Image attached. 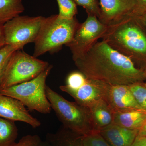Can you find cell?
Returning a JSON list of instances; mask_svg holds the SVG:
<instances>
[{
	"instance_id": "6da1fadb",
	"label": "cell",
	"mask_w": 146,
	"mask_h": 146,
	"mask_svg": "<svg viewBox=\"0 0 146 146\" xmlns=\"http://www.w3.org/2000/svg\"><path fill=\"white\" fill-rule=\"evenodd\" d=\"M87 78L111 85L142 83L145 72L104 41L98 42L84 56L74 61Z\"/></svg>"
},
{
	"instance_id": "7a4b0ae2",
	"label": "cell",
	"mask_w": 146,
	"mask_h": 146,
	"mask_svg": "<svg viewBox=\"0 0 146 146\" xmlns=\"http://www.w3.org/2000/svg\"><path fill=\"white\" fill-rule=\"evenodd\" d=\"M135 15H131L107 26L101 39L133 63L139 58L146 57V35L135 23Z\"/></svg>"
},
{
	"instance_id": "3957f363",
	"label": "cell",
	"mask_w": 146,
	"mask_h": 146,
	"mask_svg": "<svg viewBox=\"0 0 146 146\" xmlns=\"http://www.w3.org/2000/svg\"><path fill=\"white\" fill-rule=\"evenodd\" d=\"M80 24L75 17L65 19L56 14L45 17L34 42L33 56L37 58L47 52L58 51L72 41Z\"/></svg>"
},
{
	"instance_id": "277c9868",
	"label": "cell",
	"mask_w": 146,
	"mask_h": 146,
	"mask_svg": "<svg viewBox=\"0 0 146 146\" xmlns=\"http://www.w3.org/2000/svg\"><path fill=\"white\" fill-rule=\"evenodd\" d=\"M46 94L52 109L64 127L83 136L95 130L87 107L69 101L47 85Z\"/></svg>"
},
{
	"instance_id": "5b68a950",
	"label": "cell",
	"mask_w": 146,
	"mask_h": 146,
	"mask_svg": "<svg viewBox=\"0 0 146 146\" xmlns=\"http://www.w3.org/2000/svg\"><path fill=\"white\" fill-rule=\"evenodd\" d=\"M52 68L50 65L33 79L0 89V93L18 100L29 110L49 114L52 108L46 94V81Z\"/></svg>"
},
{
	"instance_id": "8992f818",
	"label": "cell",
	"mask_w": 146,
	"mask_h": 146,
	"mask_svg": "<svg viewBox=\"0 0 146 146\" xmlns=\"http://www.w3.org/2000/svg\"><path fill=\"white\" fill-rule=\"evenodd\" d=\"M49 63L17 50L11 55L6 68L0 89L33 79L49 66Z\"/></svg>"
},
{
	"instance_id": "52a82bcc",
	"label": "cell",
	"mask_w": 146,
	"mask_h": 146,
	"mask_svg": "<svg viewBox=\"0 0 146 146\" xmlns=\"http://www.w3.org/2000/svg\"><path fill=\"white\" fill-rule=\"evenodd\" d=\"M44 18L19 15L7 22L3 25L5 45L21 50L27 44L34 43Z\"/></svg>"
},
{
	"instance_id": "ba28073f",
	"label": "cell",
	"mask_w": 146,
	"mask_h": 146,
	"mask_svg": "<svg viewBox=\"0 0 146 146\" xmlns=\"http://www.w3.org/2000/svg\"><path fill=\"white\" fill-rule=\"evenodd\" d=\"M107 26L101 23L96 16L87 15L86 20L80 23L69 47L74 61L83 57L91 48L102 39Z\"/></svg>"
},
{
	"instance_id": "9c48e42d",
	"label": "cell",
	"mask_w": 146,
	"mask_h": 146,
	"mask_svg": "<svg viewBox=\"0 0 146 146\" xmlns=\"http://www.w3.org/2000/svg\"><path fill=\"white\" fill-rule=\"evenodd\" d=\"M107 86L106 84L86 77L76 88H71L65 84L60 86L59 89L70 95L79 104L87 107L97 101L104 100Z\"/></svg>"
},
{
	"instance_id": "30bf717a",
	"label": "cell",
	"mask_w": 146,
	"mask_h": 146,
	"mask_svg": "<svg viewBox=\"0 0 146 146\" xmlns=\"http://www.w3.org/2000/svg\"><path fill=\"white\" fill-rule=\"evenodd\" d=\"M99 5V20L106 26L136 14L138 11V0H100Z\"/></svg>"
},
{
	"instance_id": "8fae6325",
	"label": "cell",
	"mask_w": 146,
	"mask_h": 146,
	"mask_svg": "<svg viewBox=\"0 0 146 146\" xmlns=\"http://www.w3.org/2000/svg\"><path fill=\"white\" fill-rule=\"evenodd\" d=\"M0 117L13 121L26 123L34 128L41 125L40 121L30 114L21 101L1 93Z\"/></svg>"
},
{
	"instance_id": "7c38bea8",
	"label": "cell",
	"mask_w": 146,
	"mask_h": 146,
	"mask_svg": "<svg viewBox=\"0 0 146 146\" xmlns=\"http://www.w3.org/2000/svg\"><path fill=\"white\" fill-rule=\"evenodd\" d=\"M104 100L114 112L143 110L134 98L128 85L108 84Z\"/></svg>"
},
{
	"instance_id": "4fadbf2b",
	"label": "cell",
	"mask_w": 146,
	"mask_h": 146,
	"mask_svg": "<svg viewBox=\"0 0 146 146\" xmlns=\"http://www.w3.org/2000/svg\"><path fill=\"white\" fill-rule=\"evenodd\" d=\"M139 129H131L112 123L100 129V133L112 146H131Z\"/></svg>"
},
{
	"instance_id": "5bb4252c",
	"label": "cell",
	"mask_w": 146,
	"mask_h": 146,
	"mask_svg": "<svg viewBox=\"0 0 146 146\" xmlns=\"http://www.w3.org/2000/svg\"><path fill=\"white\" fill-rule=\"evenodd\" d=\"M87 108L95 130L99 131L113 123L114 112L105 100L97 101Z\"/></svg>"
},
{
	"instance_id": "9a60e30c",
	"label": "cell",
	"mask_w": 146,
	"mask_h": 146,
	"mask_svg": "<svg viewBox=\"0 0 146 146\" xmlns=\"http://www.w3.org/2000/svg\"><path fill=\"white\" fill-rule=\"evenodd\" d=\"M146 121V111L133 110L115 112L113 123L131 129H140Z\"/></svg>"
},
{
	"instance_id": "2e32d148",
	"label": "cell",
	"mask_w": 146,
	"mask_h": 146,
	"mask_svg": "<svg viewBox=\"0 0 146 146\" xmlns=\"http://www.w3.org/2000/svg\"><path fill=\"white\" fill-rule=\"evenodd\" d=\"M47 138L51 146H84L83 136L63 126L55 133L48 134Z\"/></svg>"
},
{
	"instance_id": "e0dca14e",
	"label": "cell",
	"mask_w": 146,
	"mask_h": 146,
	"mask_svg": "<svg viewBox=\"0 0 146 146\" xmlns=\"http://www.w3.org/2000/svg\"><path fill=\"white\" fill-rule=\"evenodd\" d=\"M24 10L22 0H0V24L4 25Z\"/></svg>"
},
{
	"instance_id": "ac0fdd59",
	"label": "cell",
	"mask_w": 146,
	"mask_h": 146,
	"mask_svg": "<svg viewBox=\"0 0 146 146\" xmlns=\"http://www.w3.org/2000/svg\"><path fill=\"white\" fill-rule=\"evenodd\" d=\"M18 135L15 122L0 117V146H14Z\"/></svg>"
},
{
	"instance_id": "d6986e66",
	"label": "cell",
	"mask_w": 146,
	"mask_h": 146,
	"mask_svg": "<svg viewBox=\"0 0 146 146\" xmlns=\"http://www.w3.org/2000/svg\"><path fill=\"white\" fill-rule=\"evenodd\" d=\"M58 7V16L65 19L74 18L78 13L77 5L73 0H56Z\"/></svg>"
},
{
	"instance_id": "ffe728a7",
	"label": "cell",
	"mask_w": 146,
	"mask_h": 146,
	"mask_svg": "<svg viewBox=\"0 0 146 146\" xmlns=\"http://www.w3.org/2000/svg\"><path fill=\"white\" fill-rule=\"evenodd\" d=\"M18 50L16 47L5 45L0 49V87L6 68L11 55L15 51Z\"/></svg>"
},
{
	"instance_id": "44dd1931",
	"label": "cell",
	"mask_w": 146,
	"mask_h": 146,
	"mask_svg": "<svg viewBox=\"0 0 146 146\" xmlns=\"http://www.w3.org/2000/svg\"><path fill=\"white\" fill-rule=\"evenodd\" d=\"M129 86L137 103L143 110L146 111V87L142 83Z\"/></svg>"
},
{
	"instance_id": "7402d4cb",
	"label": "cell",
	"mask_w": 146,
	"mask_h": 146,
	"mask_svg": "<svg viewBox=\"0 0 146 146\" xmlns=\"http://www.w3.org/2000/svg\"><path fill=\"white\" fill-rule=\"evenodd\" d=\"M83 142L84 146H112L97 130L83 136Z\"/></svg>"
},
{
	"instance_id": "603a6c76",
	"label": "cell",
	"mask_w": 146,
	"mask_h": 146,
	"mask_svg": "<svg viewBox=\"0 0 146 146\" xmlns=\"http://www.w3.org/2000/svg\"><path fill=\"white\" fill-rule=\"evenodd\" d=\"M77 5L83 7L87 15L96 16L99 19L100 17V8L97 0H73Z\"/></svg>"
},
{
	"instance_id": "cb8c5ba5",
	"label": "cell",
	"mask_w": 146,
	"mask_h": 146,
	"mask_svg": "<svg viewBox=\"0 0 146 146\" xmlns=\"http://www.w3.org/2000/svg\"><path fill=\"white\" fill-rule=\"evenodd\" d=\"M42 145L38 135H27L22 137L14 146H41Z\"/></svg>"
},
{
	"instance_id": "d4e9b609",
	"label": "cell",
	"mask_w": 146,
	"mask_h": 146,
	"mask_svg": "<svg viewBox=\"0 0 146 146\" xmlns=\"http://www.w3.org/2000/svg\"><path fill=\"white\" fill-rule=\"evenodd\" d=\"M131 146H146V141L145 137L137 136Z\"/></svg>"
},
{
	"instance_id": "484cf974",
	"label": "cell",
	"mask_w": 146,
	"mask_h": 146,
	"mask_svg": "<svg viewBox=\"0 0 146 146\" xmlns=\"http://www.w3.org/2000/svg\"><path fill=\"white\" fill-rule=\"evenodd\" d=\"M5 45L3 25L0 24V49Z\"/></svg>"
},
{
	"instance_id": "4316f807",
	"label": "cell",
	"mask_w": 146,
	"mask_h": 146,
	"mask_svg": "<svg viewBox=\"0 0 146 146\" xmlns=\"http://www.w3.org/2000/svg\"><path fill=\"white\" fill-rule=\"evenodd\" d=\"M138 136L140 137H146V121L143 125L139 129Z\"/></svg>"
},
{
	"instance_id": "83f0119b",
	"label": "cell",
	"mask_w": 146,
	"mask_h": 146,
	"mask_svg": "<svg viewBox=\"0 0 146 146\" xmlns=\"http://www.w3.org/2000/svg\"><path fill=\"white\" fill-rule=\"evenodd\" d=\"M138 10L140 9L146 8V0H138Z\"/></svg>"
},
{
	"instance_id": "f1b7e54d",
	"label": "cell",
	"mask_w": 146,
	"mask_h": 146,
	"mask_svg": "<svg viewBox=\"0 0 146 146\" xmlns=\"http://www.w3.org/2000/svg\"><path fill=\"white\" fill-rule=\"evenodd\" d=\"M144 23H145V26H146V15L145 16V17H144Z\"/></svg>"
},
{
	"instance_id": "f546056e",
	"label": "cell",
	"mask_w": 146,
	"mask_h": 146,
	"mask_svg": "<svg viewBox=\"0 0 146 146\" xmlns=\"http://www.w3.org/2000/svg\"><path fill=\"white\" fill-rule=\"evenodd\" d=\"M143 85H144V86H145V87H146V84H143Z\"/></svg>"
},
{
	"instance_id": "4dcf8cb0",
	"label": "cell",
	"mask_w": 146,
	"mask_h": 146,
	"mask_svg": "<svg viewBox=\"0 0 146 146\" xmlns=\"http://www.w3.org/2000/svg\"><path fill=\"white\" fill-rule=\"evenodd\" d=\"M145 138L146 141V137H145Z\"/></svg>"
},
{
	"instance_id": "1f68e13d",
	"label": "cell",
	"mask_w": 146,
	"mask_h": 146,
	"mask_svg": "<svg viewBox=\"0 0 146 146\" xmlns=\"http://www.w3.org/2000/svg\"><path fill=\"white\" fill-rule=\"evenodd\" d=\"M145 73H146V71Z\"/></svg>"
},
{
	"instance_id": "d6a6232c",
	"label": "cell",
	"mask_w": 146,
	"mask_h": 146,
	"mask_svg": "<svg viewBox=\"0 0 146 146\" xmlns=\"http://www.w3.org/2000/svg\"><path fill=\"white\" fill-rule=\"evenodd\" d=\"M41 146H42V145H41Z\"/></svg>"
}]
</instances>
